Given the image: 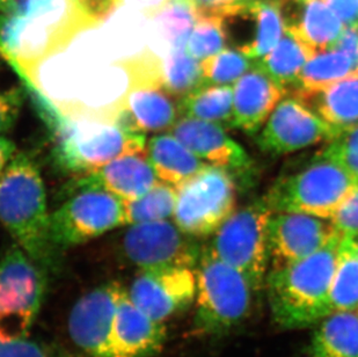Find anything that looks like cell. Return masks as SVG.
<instances>
[{
    "instance_id": "30bf717a",
    "label": "cell",
    "mask_w": 358,
    "mask_h": 357,
    "mask_svg": "<svg viewBox=\"0 0 358 357\" xmlns=\"http://www.w3.org/2000/svg\"><path fill=\"white\" fill-rule=\"evenodd\" d=\"M122 250L139 270L173 267L194 270L202 253L194 237L167 219L132 224L123 236Z\"/></svg>"
},
{
    "instance_id": "d6a6232c",
    "label": "cell",
    "mask_w": 358,
    "mask_h": 357,
    "mask_svg": "<svg viewBox=\"0 0 358 357\" xmlns=\"http://www.w3.org/2000/svg\"><path fill=\"white\" fill-rule=\"evenodd\" d=\"M319 153L343 166L358 178V122L342 127L338 135L328 141Z\"/></svg>"
},
{
    "instance_id": "60d3db41",
    "label": "cell",
    "mask_w": 358,
    "mask_h": 357,
    "mask_svg": "<svg viewBox=\"0 0 358 357\" xmlns=\"http://www.w3.org/2000/svg\"><path fill=\"white\" fill-rule=\"evenodd\" d=\"M15 151H17L15 144L6 137L0 136V176L3 174L8 162L15 155Z\"/></svg>"
},
{
    "instance_id": "2e32d148",
    "label": "cell",
    "mask_w": 358,
    "mask_h": 357,
    "mask_svg": "<svg viewBox=\"0 0 358 357\" xmlns=\"http://www.w3.org/2000/svg\"><path fill=\"white\" fill-rule=\"evenodd\" d=\"M166 327L143 312L123 288L112 335V357H153L162 351Z\"/></svg>"
},
{
    "instance_id": "5bb4252c",
    "label": "cell",
    "mask_w": 358,
    "mask_h": 357,
    "mask_svg": "<svg viewBox=\"0 0 358 357\" xmlns=\"http://www.w3.org/2000/svg\"><path fill=\"white\" fill-rule=\"evenodd\" d=\"M267 232L273 268L311 255L338 233L331 219L284 211L271 213Z\"/></svg>"
},
{
    "instance_id": "f35d334b",
    "label": "cell",
    "mask_w": 358,
    "mask_h": 357,
    "mask_svg": "<svg viewBox=\"0 0 358 357\" xmlns=\"http://www.w3.org/2000/svg\"><path fill=\"white\" fill-rule=\"evenodd\" d=\"M333 49L343 51L352 58L358 70V26L345 27Z\"/></svg>"
},
{
    "instance_id": "277c9868",
    "label": "cell",
    "mask_w": 358,
    "mask_h": 357,
    "mask_svg": "<svg viewBox=\"0 0 358 357\" xmlns=\"http://www.w3.org/2000/svg\"><path fill=\"white\" fill-rule=\"evenodd\" d=\"M357 186L355 176L318 151L301 165L283 169L262 200L271 213L331 219Z\"/></svg>"
},
{
    "instance_id": "8992f818",
    "label": "cell",
    "mask_w": 358,
    "mask_h": 357,
    "mask_svg": "<svg viewBox=\"0 0 358 357\" xmlns=\"http://www.w3.org/2000/svg\"><path fill=\"white\" fill-rule=\"evenodd\" d=\"M123 224L124 203L91 173L83 176L71 195L51 214V240L61 252Z\"/></svg>"
},
{
    "instance_id": "1f68e13d",
    "label": "cell",
    "mask_w": 358,
    "mask_h": 357,
    "mask_svg": "<svg viewBox=\"0 0 358 357\" xmlns=\"http://www.w3.org/2000/svg\"><path fill=\"white\" fill-rule=\"evenodd\" d=\"M252 61L237 48H225L218 54L201 62L206 85L236 84L243 74L253 68Z\"/></svg>"
},
{
    "instance_id": "5b68a950",
    "label": "cell",
    "mask_w": 358,
    "mask_h": 357,
    "mask_svg": "<svg viewBox=\"0 0 358 357\" xmlns=\"http://www.w3.org/2000/svg\"><path fill=\"white\" fill-rule=\"evenodd\" d=\"M195 273V327L199 333L223 334L246 319L257 291L245 275L206 247L202 248Z\"/></svg>"
},
{
    "instance_id": "3957f363",
    "label": "cell",
    "mask_w": 358,
    "mask_h": 357,
    "mask_svg": "<svg viewBox=\"0 0 358 357\" xmlns=\"http://www.w3.org/2000/svg\"><path fill=\"white\" fill-rule=\"evenodd\" d=\"M341 238L338 233L311 255L273 268L268 274L271 314L280 326L304 328L331 314V281Z\"/></svg>"
},
{
    "instance_id": "9c48e42d",
    "label": "cell",
    "mask_w": 358,
    "mask_h": 357,
    "mask_svg": "<svg viewBox=\"0 0 358 357\" xmlns=\"http://www.w3.org/2000/svg\"><path fill=\"white\" fill-rule=\"evenodd\" d=\"M47 274L14 245L0 259V340L27 337L38 317Z\"/></svg>"
},
{
    "instance_id": "ba28073f",
    "label": "cell",
    "mask_w": 358,
    "mask_h": 357,
    "mask_svg": "<svg viewBox=\"0 0 358 357\" xmlns=\"http://www.w3.org/2000/svg\"><path fill=\"white\" fill-rule=\"evenodd\" d=\"M237 192L230 171L209 165L178 187L173 219L194 238L211 236L236 211Z\"/></svg>"
},
{
    "instance_id": "7bdbcfd3",
    "label": "cell",
    "mask_w": 358,
    "mask_h": 357,
    "mask_svg": "<svg viewBox=\"0 0 358 357\" xmlns=\"http://www.w3.org/2000/svg\"><path fill=\"white\" fill-rule=\"evenodd\" d=\"M14 0H0V10L7 12L13 5Z\"/></svg>"
},
{
    "instance_id": "74e56055",
    "label": "cell",
    "mask_w": 358,
    "mask_h": 357,
    "mask_svg": "<svg viewBox=\"0 0 358 357\" xmlns=\"http://www.w3.org/2000/svg\"><path fill=\"white\" fill-rule=\"evenodd\" d=\"M81 6L91 15L93 19L98 21L105 20L110 15L113 10L120 5V0H79Z\"/></svg>"
},
{
    "instance_id": "6da1fadb",
    "label": "cell",
    "mask_w": 358,
    "mask_h": 357,
    "mask_svg": "<svg viewBox=\"0 0 358 357\" xmlns=\"http://www.w3.org/2000/svg\"><path fill=\"white\" fill-rule=\"evenodd\" d=\"M24 85L50 132L55 159L65 171L87 176L123 152L146 144L145 136L130 134L115 120L64 111L35 85L29 81Z\"/></svg>"
},
{
    "instance_id": "4dcf8cb0",
    "label": "cell",
    "mask_w": 358,
    "mask_h": 357,
    "mask_svg": "<svg viewBox=\"0 0 358 357\" xmlns=\"http://www.w3.org/2000/svg\"><path fill=\"white\" fill-rule=\"evenodd\" d=\"M227 41L229 35L223 17L199 13L187 41L186 50L192 57L202 62L225 49Z\"/></svg>"
},
{
    "instance_id": "484cf974",
    "label": "cell",
    "mask_w": 358,
    "mask_h": 357,
    "mask_svg": "<svg viewBox=\"0 0 358 357\" xmlns=\"http://www.w3.org/2000/svg\"><path fill=\"white\" fill-rule=\"evenodd\" d=\"M354 76H358V70L352 58L338 49H329L313 55L292 88L294 92H318Z\"/></svg>"
},
{
    "instance_id": "f546056e",
    "label": "cell",
    "mask_w": 358,
    "mask_h": 357,
    "mask_svg": "<svg viewBox=\"0 0 358 357\" xmlns=\"http://www.w3.org/2000/svg\"><path fill=\"white\" fill-rule=\"evenodd\" d=\"M178 199V188L159 181L149 192L124 203L125 224L157 222L173 217Z\"/></svg>"
},
{
    "instance_id": "4fadbf2b",
    "label": "cell",
    "mask_w": 358,
    "mask_h": 357,
    "mask_svg": "<svg viewBox=\"0 0 358 357\" xmlns=\"http://www.w3.org/2000/svg\"><path fill=\"white\" fill-rule=\"evenodd\" d=\"M123 288L119 282L102 284L81 297L71 310L69 333L90 357H112L113 328Z\"/></svg>"
},
{
    "instance_id": "603a6c76",
    "label": "cell",
    "mask_w": 358,
    "mask_h": 357,
    "mask_svg": "<svg viewBox=\"0 0 358 357\" xmlns=\"http://www.w3.org/2000/svg\"><path fill=\"white\" fill-rule=\"evenodd\" d=\"M308 357H358V311H335L312 337Z\"/></svg>"
},
{
    "instance_id": "4316f807",
    "label": "cell",
    "mask_w": 358,
    "mask_h": 357,
    "mask_svg": "<svg viewBox=\"0 0 358 357\" xmlns=\"http://www.w3.org/2000/svg\"><path fill=\"white\" fill-rule=\"evenodd\" d=\"M313 55L315 51L285 31L276 47L264 58L255 61V64L287 90V86L294 88L299 74Z\"/></svg>"
},
{
    "instance_id": "ac0fdd59",
    "label": "cell",
    "mask_w": 358,
    "mask_h": 357,
    "mask_svg": "<svg viewBox=\"0 0 358 357\" xmlns=\"http://www.w3.org/2000/svg\"><path fill=\"white\" fill-rule=\"evenodd\" d=\"M280 4L285 31L315 54L336 46L345 24L324 0H280Z\"/></svg>"
},
{
    "instance_id": "d590c367",
    "label": "cell",
    "mask_w": 358,
    "mask_h": 357,
    "mask_svg": "<svg viewBox=\"0 0 358 357\" xmlns=\"http://www.w3.org/2000/svg\"><path fill=\"white\" fill-rule=\"evenodd\" d=\"M21 104V94L17 90L0 91V136L13 128Z\"/></svg>"
},
{
    "instance_id": "7a4b0ae2",
    "label": "cell",
    "mask_w": 358,
    "mask_h": 357,
    "mask_svg": "<svg viewBox=\"0 0 358 357\" xmlns=\"http://www.w3.org/2000/svg\"><path fill=\"white\" fill-rule=\"evenodd\" d=\"M0 222L44 273L57 270L59 251L51 240L43 180L24 153H15L0 176Z\"/></svg>"
},
{
    "instance_id": "cb8c5ba5",
    "label": "cell",
    "mask_w": 358,
    "mask_h": 357,
    "mask_svg": "<svg viewBox=\"0 0 358 357\" xmlns=\"http://www.w3.org/2000/svg\"><path fill=\"white\" fill-rule=\"evenodd\" d=\"M250 8V42L241 52L252 61L269 54L285 31L280 0H252Z\"/></svg>"
},
{
    "instance_id": "e575fe53",
    "label": "cell",
    "mask_w": 358,
    "mask_h": 357,
    "mask_svg": "<svg viewBox=\"0 0 358 357\" xmlns=\"http://www.w3.org/2000/svg\"><path fill=\"white\" fill-rule=\"evenodd\" d=\"M0 357H51L47 348L27 337L0 340Z\"/></svg>"
},
{
    "instance_id": "83f0119b",
    "label": "cell",
    "mask_w": 358,
    "mask_h": 357,
    "mask_svg": "<svg viewBox=\"0 0 358 357\" xmlns=\"http://www.w3.org/2000/svg\"><path fill=\"white\" fill-rule=\"evenodd\" d=\"M331 310L358 311V239L342 236L331 286Z\"/></svg>"
},
{
    "instance_id": "7402d4cb",
    "label": "cell",
    "mask_w": 358,
    "mask_h": 357,
    "mask_svg": "<svg viewBox=\"0 0 358 357\" xmlns=\"http://www.w3.org/2000/svg\"><path fill=\"white\" fill-rule=\"evenodd\" d=\"M294 97L331 125L345 127L358 122V76L321 91L294 92Z\"/></svg>"
},
{
    "instance_id": "44dd1931",
    "label": "cell",
    "mask_w": 358,
    "mask_h": 357,
    "mask_svg": "<svg viewBox=\"0 0 358 357\" xmlns=\"http://www.w3.org/2000/svg\"><path fill=\"white\" fill-rule=\"evenodd\" d=\"M146 150L160 181L176 188L209 166L173 134L153 136Z\"/></svg>"
},
{
    "instance_id": "ee69618b",
    "label": "cell",
    "mask_w": 358,
    "mask_h": 357,
    "mask_svg": "<svg viewBox=\"0 0 358 357\" xmlns=\"http://www.w3.org/2000/svg\"><path fill=\"white\" fill-rule=\"evenodd\" d=\"M357 239H358V238H357Z\"/></svg>"
},
{
    "instance_id": "52a82bcc",
    "label": "cell",
    "mask_w": 358,
    "mask_h": 357,
    "mask_svg": "<svg viewBox=\"0 0 358 357\" xmlns=\"http://www.w3.org/2000/svg\"><path fill=\"white\" fill-rule=\"evenodd\" d=\"M271 211L264 200L234 211L213 233L206 248L218 259L239 270L255 291L267 280L268 222Z\"/></svg>"
},
{
    "instance_id": "f1b7e54d",
    "label": "cell",
    "mask_w": 358,
    "mask_h": 357,
    "mask_svg": "<svg viewBox=\"0 0 358 357\" xmlns=\"http://www.w3.org/2000/svg\"><path fill=\"white\" fill-rule=\"evenodd\" d=\"M160 72L162 86L178 100L206 86L201 62L192 57L186 48L160 58Z\"/></svg>"
},
{
    "instance_id": "8d00e7d4",
    "label": "cell",
    "mask_w": 358,
    "mask_h": 357,
    "mask_svg": "<svg viewBox=\"0 0 358 357\" xmlns=\"http://www.w3.org/2000/svg\"><path fill=\"white\" fill-rule=\"evenodd\" d=\"M345 27L358 26V0H324Z\"/></svg>"
},
{
    "instance_id": "b9f144b4",
    "label": "cell",
    "mask_w": 358,
    "mask_h": 357,
    "mask_svg": "<svg viewBox=\"0 0 358 357\" xmlns=\"http://www.w3.org/2000/svg\"><path fill=\"white\" fill-rule=\"evenodd\" d=\"M248 1H252V0H224L225 6H227V10H225L224 15L227 14V10H230L231 7L236 6V5H240V4L248 3Z\"/></svg>"
},
{
    "instance_id": "d4e9b609",
    "label": "cell",
    "mask_w": 358,
    "mask_h": 357,
    "mask_svg": "<svg viewBox=\"0 0 358 357\" xmlns=\"http://www.w3.org/2000/svg\"><path fill=\"white\" fill-rule=\"evenodd\" d=\"M180 118L213 122L232 128L234 88L232 85H206L179 100Z\"/></svg>"
},
{
    "instance_id": "ab89813d",
    "label": "cell",
    "mask_w": 358,
    "mask_h": 357,
    "mask_svg": "<svg viewBox=\"0 0 358 357\" xmlns=\"http://www.w3.org/2000/svg\"><path fill=\"white\" fill-rule=\"evenodd\" d=\"M169 0H120V5L138 10L146 17H153L166 6Z\"/></svg>"
},
{
    "instance_id": "9a60e30c",
    "label": "cell",
    "mask_w": 358,
    "mask_h": 357,
    "mask_svg": "<svg viewBox=\"0 0 358 357\" xmlns=\"http://www.w3.org/2000/svg\"><path fill=\"white\" fill-rule=\"evenodd\" d=\"M225 129L213 122L180 118L171 132L203 162L229 169L230 172L250 171V155L241 145L227 135Z\"/></svg>"
},
{
    "instance_id": "e0dca14e",
    "label": "cell",
    "mask_w": 358,
    "mask_h": 357,
    "mask_svg": "<svg viewBox=\"0 0 358 357\" xmlns=\"http://www.w3.org/2000/svg\"><path fill=\"white\" fill-rule=\"evenodd\" d=\"M285 94L287 90L254 63L234 84L232 128L257 136Z\"/></svg>"
},
{
    "instance_id": "836d02e7",
    "label": "cell",
    "mask_w": 358,
    "mask_h": 357,
    "mask_svg": "<svg viewBox=\"0 0 358 357\" xmlns=\"http://www.w3.org/2000/svg\"><path fill=\"white\" fill-rule=\"evenodd\" d=\"M331 220L341 236L358 238V186Z\"/></svg>"
},
{
    "instance_id": "8fae6325",
    "label": "cell",
    "mask_w": 358,
    "mask_h": 357,
    "mask_svg": "<svg viewBox=\"0 0 358 357\" xmlns=\"http://www.w3.org/2000/svg\"><path fill=\"white\" fill-rule=\"evenodd\" d=\"M342 127L324 121L296 97L278 102L264 127L255 136L261 151L269 155H285L308 148L338 135Z\"/></svg>"
},
{
    "instance_id": "7c38bea8",
    "label": "cell",
    "mask_w": 358,
    "mask_h": 357,
    "mask_svg": "<svg viewBox=\"0 0 358 357\" xmlns=\"http://www.w3.org/2000/svg\"><path fill=\"white\" fill-rule=\"evenodd\" d=\"M128 293L136 307L155 321L164 323L194 303L196 273L185 267L141 270Z\"/></svg>"
},
{
    "instance_id": "d6986e66",
    "label": "cell",
    "mask_w": 358,
    "mask_h": 357,
    "mask_svg": "<svg viewBox=\"0 0 358 357\" xmlns=\"http://www.w3.org/2000/svg\"><path fill=\"white\" fill-rule=\"evenodd\" d=\"M94 174L122 201L139 199L160 181L150 160L146 144L123 152Z\"/></svg>"
},
{
    "instance_id": "ffe728a7",
    "label": "cell",
    "mask_w": 358,
    "mask_h": 357,
    "mask_svg": "<svg viewBox=\"0 0 358 357\" xmlns=\"http://www.w3.org/2000/svg\"><path fill=\"white\" fill-rule=\"evenodd\" d=\"M199 17V10L193 0H169L164 8L151 17V40L148 49L162 58L186 48Z\"/></svg>"
}]
</instances>
